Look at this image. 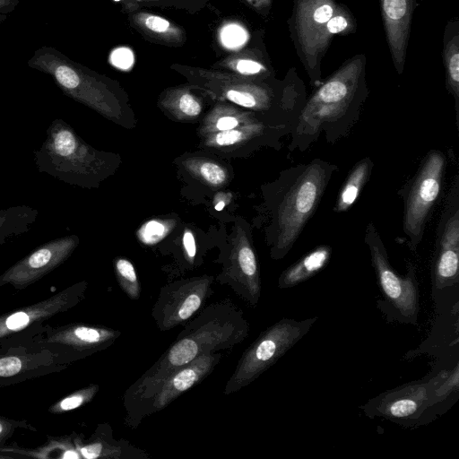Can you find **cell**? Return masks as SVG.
<instances>
[{
    "label": "cell",
    "instance_id": "1",
    "mask_svg": "<svg viewBox=\"0 0 459 459\" xmlns=\"http://www.w3.org/2000/svg\"><path fill=\"white\" fill-rule=\"evenodd\" d=\"M335 164L316 158L282 170L264 187L265 239L273 259L283 258L316 212Z\"/></svg>",
    "mask_w": 459,
    "mask_h": 459
},
{
    "label": "cell",
    "instance_id": "2",
    "mask_svg": "<svg viewBox=\"0 0 459 459\" xmlns=\"http://www.w3.org/2000/svg\"><path fill=\"white\" fill-rule=\"evenodd\" d=\"M366 91L354 78L336 77L325 82L307 102L290 133V152L307 151L321 134L334 144L358 123Z\"/></svg>",
    "mask_w": 459,
    "mask_h": 459
},
{
    "label": "cell",
    "instance_id": "3",
    "mask_svg": "<svg viewBox=\"0 0 459 459\" xmlns=\"http://www.w3.org/2000/svg\"><path fill=\"white\" fill-rule=\"evenodd\" d=\"M40 173L83 188H95L118 168L119 156L99 151L61 118L48 127L46 139L34 152Z\"/></svg>",
    "mask_w": 459,
    "mask_h": 459
},
{
    "label": "cell",
    "instance_id": "4",
    "mask_svg": "<svg viewBox=\"0 0 459 459\" xmlns=\"http://www.w3.org/2000/svg\"><path fill=\"white\" fill-rule=\"evenodd\" d=\"M29 67L48 74L66 96L92 108L117 125L132 128L135 118L107 84L91 71L72 61L58 49L43 46L27 62Z\"/></svg>",
    "mask_w": 459,
    "mask_h": 459
},
{
    "label": "cell",
    "instance_id": "5",
    "mask_svg": "<svg viewBox=\"0 0 459 459\" xmlns=\"http://www.w3.org/2000/svg\"><path fill=\"white\" fill-rule=\"evenodd\" d=\"M446 166V155L442 151H429L415 174L397 191L403 203V230L412 252L422 241L426 226L441 197Z\"/></svg>",
    "mask_w": 459,
    "mask_h": 459
},
{
    "label": "cell",
    "instance_id": "6",
    "mask_svg": "<svg viewBox=\"0 0 459 459\" xmlns=\"http://www.w3.org/2000/svg\"><path fill=\"white\" fill-rule=\"evenodd\" d=\"M365 243L370 254L377 284L382 295L379 309L389 318L402 324L416 325L420 311V293L415 266L407 263V273L398 275L392 267L386 248L373 221L365 230Z\"/></svg>",
    "mask_w": 459,
    "mask_h": 459
},
{
    "label": "cell",
    "instance_id": "7",
    "mask_svg": "<svg viewBox=\"0 0 459 459\" xmlns=\"http://www.w3.org/2000/svg\"><path fill=\"white\" fill-rule=\"evenodd\" d=\"M458 387V367L427 381H417L384 392L362 408L368 417H382L396 423L416 420L425 410Z\"/></svg>",
    "mask_w": 459,
    "mask_h": 459
},
{
    "label": "cell",
    "instance_id": "8",
    "mask_svg": "<svg viewBox=\"0 0 459 459\" xmlns=\"http://www.w3.org/2000/svg\"><path fill=\"white\" fill-rule=\"evenodd\" d=\"M317 317L283 318L264 330L241 357L226 385L230 394L254 381L273 366L309 331Z\"/></svg>",
    "mask_w": 459,
    "mask_h": 459
},
{
    "label": "cell",
    "instance_id": "9",
    "mask_svg": "<svg viewBox=\"0 0 459 459\" xmlns=\"http://www.w3.org/2000/svg\"><path fill=\"white\" fill-rule=\"evenodd\" d=\"M86 281L70 285L52 296L0 315V346L33 339L45 323L74 307L83 299Z\"/></svg>",
    "mask_w": 459,
    "mask_h": 459
},
{
    "label": "cell",
    "instance_id": "10",
    "mask_svg": "<svg viewBox=\"0 0 459 459\" xmlns=\"http://www.w3.org/2000/svg\"><path fill=\"white\" fill-rule=\"evenodd\" d=\"M432 283L437 290L459 282V174L446 194L437 225Z\"/></svg>",
    "mask_w": 459,
    "mask_h": 459
},
{
    "label": "cell",
    "instance_id": "11",
    "mask_svg": "<svg viewBox=\"0 0 459 459\" xmlns=\"http://www.w3.org/2000/svg\"><path fill=\"white\" fill-rule=\"evenodd\" d=\"M118 334L112 329L82 323H70L58 326L45 324L33 339L68 365L103 350L110 345Z\"/></svg>",
    "mask_w": 459,
    "mask_h": 459
},
{
    "label": "cell",
    "instance_id": "12",
    "mask_svg": "<svg viewBox=\"0 0 459 459\" xmlns=\"http://www.w3.org/2000/svg\"><path fill=\"white\" fill-rule=\"evenodd\" d=\"M67 365L34 339L0 346V387L58 373Z\"/></svg>",
    "mask_w": 459,
    "mask_h": 459
},
{
    "label": "cell",
    "instance_id": "13",
    "mask_svg": "<svg viewBox=\"0 0 459 459\" xmlns=\"http://www.w3.org/2000/svg\"><path fill=\"white\" fill-rule=\"evenodd\" d=\"M78 244L79 238L69 235L38 247L0 274V287L28 288L64 264Z\"/></svg>",
    "mask_w": 459,
    "mask_h": 459
},
{
    "label": "cell",
    "instance_id": "14",
    "mask_svg": "<svg viewBox=\"0 0 459 459\" xmlns=\"http://www.w3.org/2000/svg\"><path fill=\"white\" fill-rule=\"evenodd\" d=\"M291 131L289 127L276 126L255 119L230 130L200 136L206 149L226 154H241L242 152L248 153L264 146L279 150L281 146V139L290 134Z\"/></svg>",
    "mask_w": 459,
    "mask_h": 459
},
{
    "label": "cell",
    "instance_id": "15",
    "mask_svg": "<svg viewBox=\"0 0 459 459\" xmlns=\"http://www.w3.org/2000/svg\"><path fill=\"white\" fill-rule=\"evenodd\" d=\"M224 338L223 329L204 331L195 336L178 340L142 383L147 394H153L160 384L172 372L189 363L203 353L205 343L219 344Z\"/></svg>",
    "mask_w": 459,
    "mask_h": 459
},
{
    "label": "cell",
    "instance_id": "16",
    "mask_svg": "<svg viewBox=\"0 0 459 459\" xmlns=\"http://www.w3.org/2000/svg\"><path fill=\"white\" fill-rule=\"evenodd\" d=\"M217 360L218 356L203 353L169 375L153 394L154 409H163L185 391L199 383L212 371Z\"/></svg>",
    "mask_w": 459,
    "mask_h": 459
},
{
    "label": "cell",
    "instance_id": "17",
    "mask_svg": "<svg viewBox=\"0 0 459 459\" xmlns=\"http://www.w3.org/2000/svg\"><path fill=\"white\" fill-rule=\"evenodd\" d=\"M233 266L247 298L251 303H257L261 293L259 265L251 238L243 229L237 234Z\"/></svg>",
    "mask_w": 459,
    "mask_h": 459
},
{
    "label": "cell",
    "instance_id": "18",
    "mask_svg": "<svg viewBox=\"0 0 459 459\" xmlns=\"http://www.w3.org/2000/svg\"><path fill=\"white\" fill-rule=\"evenodd\" d=\"M210 281L205 278L197 279L178 289L163 307V325L169 328L193 316L200 308Z\"/></svg>",
    "mask_w": 459,
    "mask_h": 459
},
{
    "label": "cell",
    "instance_id": "19",
    "mask_svg": "<svg viewBox=\"0 0 459 459\" xmlns=\"http://www.w3.org/2000/svg\"><path fill=\"white\" fill-rule=\"evenodd\" d=\"M332 251L329 245L317 246L281 273L278 286L281 289L292 288L313 277L327 265Z\"/></svg>",
    "mask_w": 459,
    "mask_h": 459
},
{
    "label": "cell",
    "instance_id": "20",
    "mask_svg": "<svg viewBox=\"0 0 459 459\" xmlns=\"http://www.w3.org/2000/svg\"><path fill=\"white\" fill-rule=\"evenodd\" d=\"M373 168L374 162L369 157H365L354 164L337 195L333 206L335 212H347L355 204L368 182Z\"/></svg>",
    "mask_w": 459,
    "mask_h": 459
},
{
    "label": "cell",
    "instance_id": "21",
    "mask_svg": "<svg viewBox=\"0 0 459 459\" xmlns=\"http://www.w3.org/2000/svg\"><path fill=\"white\" fill-rule=\"evenodd\" d=\"M37 216L38 211L28 205L0 210V246L29 232Z\"/></svg>",
    "mask_w": 459,
    "mask_h": 459
},
{
    "label": "cell",
    "instance_id": "22",
    "mask_svg": "<svg viewBox=\"0 0 459 459\" xmlns=\"http://www.w3.org/2000/svg\"><path fill=\"white\" fill-rule=\"evenodd\" d=\"M255 119L266 122L262 117L250 110L244 111L226 106H217L204 117L200 134L230 130Z\"/></svg>",
    "mask_w": 459,
    "mask_h": 459
},
{
    "label": "cell",
    "instance_id": "23",
    "mask_svg": "<svg viewBox=\"0 0 459 459\" xmlns=\"http://www.w3.org/2000/svg\"><path fill=\"white\" fill-rule=\"evenodd\" d=\"M185 169L210 187L220 188L228 184L230 174L221 163L204 157L192 156L182 161Z\"/></svg>",
    "mask_w": 459,
    "mask_h": 459
},
{
    "label": "cell",
    "instance_id": "24",
    "mask_svg": "<svg viewBox=\"0 0 459 459\" xmlns=\"http://www.w3.org/2000/svg\"><path fill=\"white\" fill-rule=\"evenodd\" d=\"M169 116L180 120H193L203 111L201 101L189 92H182L163 105Z\"/></svg>",
    "mask_w": 459,
    "mask_h": 459
},
{
    "label": "cell",
    "instance_id": "25",
    "mask_svg": "<svg viewBox=\"0 0 459 459\" xmlns=\"http://www.w3.org/2000/svg\"><path fill=\"white\" fill-rule=\"evenodd\" d=\"M99 390V385H91L74 391L55 402L49 406L48 411L53 414L65 413L90 403Z\"/></svg>",
    "mask_w": 459,
    "mask_h": 459
},
{
    "label": "cell",
    "instance_id": "26",
    "mask_svg": "<svg viewBox=\"0 0 459 459\" xmlns=\"http://www.w3.org/2000/svg\"><path fill=\"white\" fill-rule=\"evenodd\" d=\"M117 281L124 291L131 298L137 299L140 285L133 264L125 258H118L115 263Z\"/></svg>",
    "mask_w": 459,
    "mask_h": 459
},
{
    "label": "cell",
    "instance_id": "27",
    "mask_svg": "<svg viewBox=\"0 0 459 459\" xmlns=\"http://www.w3.org/2000/svg\"><path fill=\"white\" fill-rule=\"evenodd\" d=\"M18 429L36 431V429L27 420H13L0 415V448L5 446L6 441Z\"/></svg>",
    "mask_w": 459,
    "mask_h": 459
},
{
    "label": "cell",
    "instance_id": "28",
    "mask_svg": "<svg viewBox=\"0 0 459 459\" xmlns=\"http://www.w3.org/2000/svg\"><path fill=\"white\" fill-rule=\"evenodd\" d=\"M247 33L243 28L237 24H229L224 27L221 33L223 45L229 48H236L245 43Z\"/></svg>",
    "mask_w": 459,
    "mask_h": 459
},
{
    "label": "cell",
    "instance_id": "29",
    "mask_svg": "<svg viewBox=\"0 0 459 459\" xmlns=\"http://www.w3.org/2000/svg\"><path fill=\"white\" fill-rule=\"evenodd\" d=\"M167 227L161 221H150L141 230V239L152 244L161 239L167 233Z\"/></svg>",
    "mask_w": 459,
    "mask_h": 459
},
{
    "label": "cell",
    "instance_id": "30",
    "mask_svg": "<svg viewBox=\"0 0 459 459\" xmlns=\"http://www.w3.org/2000/svg\"><path fill=\"white\" fill-rule=\"evenodd\" d=\"M110 61L120 69H128L134 64V55L130 49L120 48L112 52Z\"/></svg>",
    "mask_w": 459,
    "mask_h": 459
},
{
    "label": "cell",
    "instance_id": "31",
    "mask_svg": "<svg viewBox=\"0 0 459 459\" xmlns=\"http://www.w3.org/2000/svg\"><path fill=\"white\" fill-rule=\"evenodd\" d=\"M384 10L385 14L392 20L401 19L406 12L405 0H385Z\"/></svg>",
    "mask_w": 459,
    "mask_h": 459
},
{
    "label": "cell",
    "instance_id": "32",
    "mask_svg": "<svg viewBox=\"0 0 459 459\" xmlns=\"http://www.w3.org/2000/svg\"><path fill=\"white\" fill-rule=\"evenodd\" d=\"M144 23L149 30L158 33L165 32L170 27L169 21L156 15L147 16Z\"/></svg>",
    "mask_w": 459,
    "mask_h": 459
},
{
    "label": "cell",
    "instance_id": "33",
    "mask_svg": "<svg viewBox=\"0 0 459 459\" xmlns=\"http://www.w3.org/2000/svg\"><path fill=\"white\" fill-rule=\"evenodd\" d=\"M184 251L187 259L192 263L196 255L195 237L190 230H186L182 238Z\"/></svg>",
    "mask_w": 459,
    "mask_h": 459
},
{
    "label": "cell",
    "instance_id": "34",
    "mask_svg": "<svg viewBox=\"0 0 459 459\" xmlns=\"http://www.w3.org/2000/svg\"><path fill=\"white\" fill-rule=\"evenodd\" d=\"M236 69L243 74H255L263 69V66L255 61L242 59L237 62Z\"/></svg>",
    "mask_w": 459,
    "mask_h": 459
},
{
    "label": "cell",
    "instance_id": "35",
    "mask_svg": "<svg viewBox=\"0 0 459 459\" xmlns=\"http://www.w3.org/2000/svg\"><path fill=\"white\" fill-rule=\"evenodd\" d=\"M333 15V9L330 5L325 4L318 7L314 13V19L319 22L324 23L328 22Z\"/></svg>",
    "mask_w": 459,
    "mask_h": 459
},
{
    "label": "cell",
    "instance_id": "36",
    "mask_svg": "<svg viewBox=\"0 0 459 459\" xmlns=\"http://www.w3.org/2000/svg\"><path fill=\"white\" fill-rule=\"evenodd\" d=\"M347 27V21L342 16H335L327 22V29L331 33H338Z\"/></svg>",
    "mask_w": 459,
    "mask_h": 459
},
{
    "label": "cell",
    "instance_id": "37",
    "mask_svg": "<svg viewBox=\"0 0 459 459\" xmlns=\"http://www.w3.org/2000/svg\"><path fill=\"white\" fill-rule=\"evenodd\" d=\"M19 2V0H0V13H10L17 7Z\"/></svg>",
    "mask_w": 459,
    "mask_h": 459
},
{
    "label": "cell",
    "instance_id": "38",
    "mask_svg": "<svg viewBox=\"0 0 459 459\" xmlns=\"http://www.w3.org/2000/svg\"><path fill=\"white\" fill-rule=\"evenodd\" d=\"M226 205V202L225 201H218L216 204H215V210L220 212L221 211Z\"/></svg>",
    "mask_w": 459,
    "mask_h": 459
},
{
    "label": "cell",
    "instance_id": "39",
    "mask_svg": "<svg viewBox=\"0 0 459 459\" xmlns=\"http://www.w3.org/2000/svg\"><path fill=\"white\" fill-rule=\"evenodd\" d=\"M6 18H7V14L0 13V25L5 21Z\"/></svg>",
    "mask_w": 459,
    "mask_h": 459
},
{
    "label": "cell",
    "instance_id": "40",
    "mask_svg": "<svg viewBox=\"0 0 459 459\" xmlns=\"http://www.w3.org/2000/svg\"><path fill=\"white\" fill-rule=\"evenodd\" d=\"M13 458V456L4 454H0V459Z\"/></svg>",
    "mask_w": 459,
    "mask_h": 459
},
{
    "label": "cell",
    "instance_id": "41",
    "mask_svg": "<svg viewBox=\"0 0 459 459\" xmlns=\"http://www.w3.org/2000/svg\"><path fill=\"white\" fill-rule=\"evenodd\" d=\"M115 1H118V0H115Z\"/></svg>",
    "mask_w": 459,
    "mask_h": 459
}]
</instances>
